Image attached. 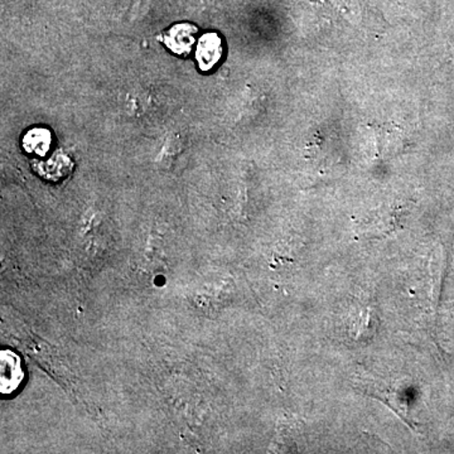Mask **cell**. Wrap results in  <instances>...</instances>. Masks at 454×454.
<instances>
[{"instance_id": "cell-3", "label": "cell", "mask_w": 454, "mask_h": 454, "mask_svg": "<svg viewBox=\"0 0 454 454\" xmlns=\"http://www.w3.org/2000/svg\"><path fill=\"white\" fill-rule=\"evenodd\" d=\"M197 32V27L190 23H179L164 35V43L177 55H188L196 43Z\"/></svg>"}, {"instance_id": "cell-4", "label": "cell", "mask_w": 454, "mask_h": 454, "mask_svg": "<svg viewBox=\"0 0 454 454\" xmlns=\"http://www.w3.org/2000/svg\"><path fill=\"white\" fill-rule=\"evenodd\" d=\"M25 148L31 153L43 155L49 152L51 136L44 129H33L25 137Z\"/></svg>"}, {"instance_id": "cell-1", "label": "cell", "mask_w": 454, "mask_h": 454, "mask_svg": "<svg viewBox=\"0 0 454 454\" xmlns=\"http://www.w3.org/2000/svg\"><path fill=\"white\" fill-rule=\"evenodd\" d=\"M25 379L20 358L9 349L0 352V391L3 395L14 393Z\"/></svg>"}, {"instance_id": "cell-2", "label": "cell", "mask_w": 454, "mask_h": 454, "mask_svg": "<svg viewBox=\"0 0 454 454\" xmlns=\"http://www.w3.org/2000/svg\"><path fill=\"white\" fill-rule=\"evenodd\" d=\"M223 57V41L216 33H206L199 40L196 50V59L200 70L207 73L215 67Z\"/></svg>"}]
</instances>
